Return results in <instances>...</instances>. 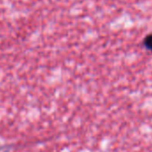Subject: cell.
<instances>
[{
  "label": "cell",
  "mask_w": 152,
  "mask_h": 152,
  "mask_svg": "<svg viewBox=\"0 0 152 152\" xmlns=\"http://www.w3.org/2000/svg\"><path fill=\"white\" fill-rule=\"evenodd\" d=\"M143 45H144V46H145V48H146L147 50L152 52V33L151 34H150V35H148V36L144 38V40H143Z\"/></svg>",
  "instance_id": "cell-1"
},
{
  "label": "cell",
  "mask_w": 152,
  "mask_h": 152,
  "mask_svg": "<svg viewBox=\"0 0 152 152\" xmlns=\"http://www.w3.org/2000/svg\"><path fill=\"white\" fill-rule=\"evenodd\" d=\"M0 149H1V148H0Z\"/></svg>",
  "instance_id": "cell-2"
}]
</instances>
